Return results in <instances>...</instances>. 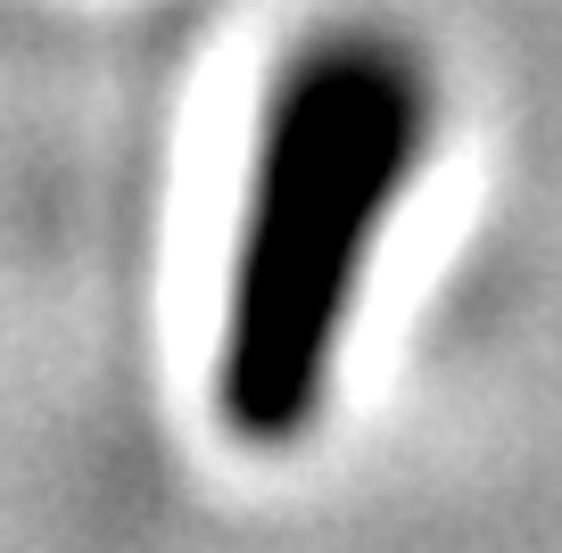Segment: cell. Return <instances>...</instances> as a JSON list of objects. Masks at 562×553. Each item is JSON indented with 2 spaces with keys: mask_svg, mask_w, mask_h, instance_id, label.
<instances>
[{
  "mask_svg": "<svg viewBox=\"0 0 562 553\" xmlns=\"http://www.w3.org/2000/svg\"><path fill=\"white\" fill-rule=\"evenodd\" d=\"M430 140V91L397 42L339 34L290 67L248 173L215 323V414L240 447H299L331 405L381 224Z\"/></svg>",
  "mask_w": 562,
  "mask_h": 553,
  "instance_id": "cell-1",
  "label": "cell"
}]
</instances>
